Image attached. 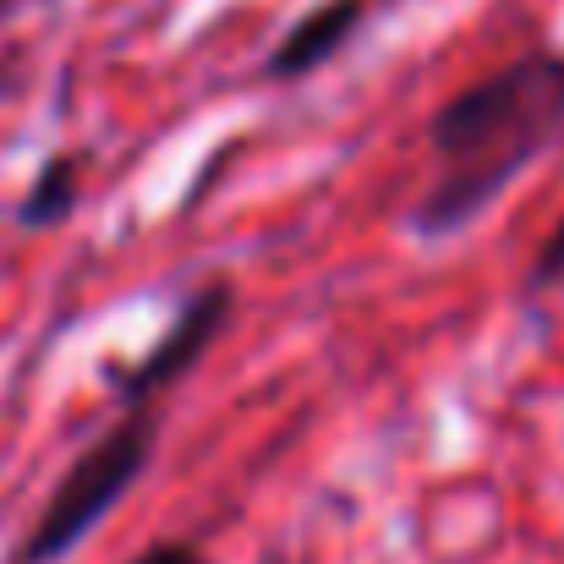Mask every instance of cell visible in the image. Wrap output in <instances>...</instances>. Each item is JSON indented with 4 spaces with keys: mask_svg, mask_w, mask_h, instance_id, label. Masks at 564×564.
<instances>
[{
    "mask_svg": "<svg viewBox=\"0 0 564 564\" xmlns=\"http://www.w3.org/2000/svg\"><path fill=\"white\" fill-rule=\"evenodd\" d=\"M564 132V55L532 50L505 72L460 88L427 121L438 160L433 187L405 214L416 241H444L477 225L505 187Z\"/></svg>",
    "mask_w": 564,
    "mask_h": 564,
    "instance_id": "cell-1",
    "label": "cell"
},
{
    "mask_svg": "<svg viewBox=\"0 0 564 564\" xmlns=\"http://www.w3.org/2000/svg\"><path fill=\"white\" fill-rule=\"evenodd\" d=\"M160 449V416L149 405H132L116 427H105L50 488L39 521L17 543L11 564H61L94 527L110 521V510L143 482L149 460Z\"/></svg>",
    "mask_w": 564,
    "mask_h": 564,
    "instance_id": "cell-2",
    "label": "cell"
},
{
    "mask_svg": "<svg viewBox=\"0 0 564 564\" xmlns=\"http://www.w3.org/2000/svg\"><path fill=\"white\" fill-rule=\"evenodd\" d=\"M230 313H236V291H230V280H208L203 291H192L187 302H182V313L165 324V335H160L138 362H127V368L110 362V389H116V400H127V405H149L160 389L182 383V378L214 351V340L225 335Z\"/></svg>",
    "mask_w": 564,
    "mask_h": 564,
    "instance_id": "cell-3",
    "label": "cell"
},
{
    "mask_svg": "<svg viewBox=\"0 0 564 564\" xmlns=\"http://www.w3.org/2000/svg\"><path fill=\"white\" fill-rule=\"evenodd\" d=\"M362 17H368V0H318L313 11H302V17L285 28V39L269 50L263 77H274V83L313 77L318 66H329V61L357 39Z\"/></svg>",
    "mask_w": 564,
    "mask_h": 564,
    "instance_id": "cell-4",
    "label": "cell"
},
{
    "mask_svg": "<svg viewBox=\"0 0 564 564\" xmlns=\"http://www.w3.org/2000/svg\"><path fill=\"white\" fill-rule=\"evenodd\" d=\"M77 197H83V160L77 154H55V160L39 165V176L22 192L17 225L22 230H50V225H61L77 208Z\"/></svg>",
    "mask_w": 564,
    "mask_h": 564,
    "instance_id": "cell-5",
    "label": "cell"
},
{
    "mask_svg": "<svg viewBox=\"0 0 564 564\" xmlns=\"http://www.w3.org/2000/svg\"><path fill=\"white\" fill-rule=\"evenodd\" d=\"M554 285H564V219L554 225V236L543 241V252H538V263L527 274V296H543Z\"/></svg>",
    "mask_w": 564,
    "mask_h": 564,
    "instance_id": "cell-6",
    "label": "cell"
},
{
    "mask_svg": "<svg viewBox=\"0 0 564 564\" xmlns=\"http://www.w3.org/2000/svg\"><path fill=\"white\" fill-rule=\"evenodd\" d=\"M138 564H208V560H203V554H197L192 543H176V538H165V543H154V549H149V554H143Z\"/></svg>",
    "mask_w": 564,
    "mask_h": 564,
    "instance_id": "cell-7",
    "label": "cell"
},
{
    "mask_svg": "<svg viewBox=\"0 0 564 564\" xmlns=\"http://www.w3.org/2000/svg\"><path fill=\"white\" fill-rule=\"evenodd\" d=\"M0 11H6V0H0Z\"/></svg>",
    "mask_w": 564,
    "mask_h": 564,
    "instance_id": "cell-8",
    "label": "cell"
}]
</instances>
